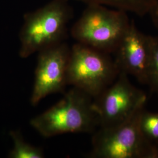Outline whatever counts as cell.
<instances>
[{
  "label": "cell",
  "instance_id": "6da1fadb",
  "mask_svg": "<svg viewBox=\"0 0 158 158\" xmlns=\"http://www.w3.org/2000/svg\"><path fill=\"white\" fill-rule=\"evenodd\" d=\"M93 97L73 87L62 98L30 121L40 135L51 138L69 133H91L99 126Z\"/></svg>",
  "mask_w": 158,
  "mask_h": 158
},
{
  "label": "cell",
  "instance_id": "7a4b0ae2",
  "mask_svg": "<svg viewBox=\"0 0 158 158\" xmlns=\"http://www.w3.org/2000/svg\"><path fill=\"white\" fill-rule=\"evenodd\" d=\"M72 15L68 0H52L36 10L25 14L19 32V56L28 58L63 42Z\"/></svg>",
  "mask_w": 158,
  "mask_h": 158
},
{
  "label": "cell",
  "instance_id": "3957f363",
  "mask_svg": "<svg viewBox=\"0 0 158 158\" xmlns=\"http://www.w3.org/2000/svg\"><path fill=\"white\" fill-rule=\"evenodd\" d=\"M131 22L123 10L87 5L70 32L77 43L110 54L116 50Z\"/></svg>",
  "mask_w": 158,
  "mask_h": 158
},
{
  "label": "cell",
  "instance_id": "277c9868",
  "mask_svg": "<svg viewBox=\"0 0 158 158\" xmlns=\"http://www.w3.org/2000/svg\"><path fill=\"white\" fill-rule=\"evenodd\" d=\"M143 109L119 124L100 127L93 136L91 158H158V146L147 139L140 128Z\"/></svg>",
  "mask_w": 158,
  "mask_h": 158
},
{
  "label": "cell",
  "instance_id": "5b68a950",
  "mask_svg": "<svg viewBox=\"0 0 158 158\" xmlns=\"http://www.w3.org/2000/svg\"><path fill=\"white\" fill-rule=\"evenodd\" d=\"M119 73L108 53L77 42L70 48L68 84L93 98L111 85Z\"/></svg>",
  "mask_w": 158,
  "mask_h": 158
},
{
  "label": "cell",
  "instance_id": "8992f818",
  "mask_svg": "<svg viewBox=\"0 0 158 158\" xmlns=\"http://www.w3.org/2000/svg\"><path fill=\"white\" fill-rule=\"evenodd\" d=\"M127 75L120 72L115 81L94 98L93 106L98 127L119 124L145 106L146 94L132 85Z\"/></svg>",
  "mask_w": 158,
  "mask_h": 158
},
{
  "label": "cell",
  "instance_id": "52a82bcc",
  "mask_svg": "<svg viewBox=\"0 0 158 158\" xmlns=\"http://www.w3.org/2000/svg\"><path fill=\"white\" fill-rule=\"evenodd\" d=\"M70 48L64 42L51 46L38 53L34 87L31 97L32 106L53 93L62 92L68 84V63Z\"/></svg>",
  "mask_w": 158,
  "mask_h": 158
},
{
  "label": "cell",
  "instance_id": "ba28073f",
  "mask_svg": "<svg viewBox=\"0 0 158 158\" xmlns=\"http://www.w3.org/2000/svg\"><path fill=\"white\" fill-rule=\"evenodd\" d=\"M114 62L119 72L131 74L148 85L150 63L149 35L143 34L132 21L114 52Z\"/></svg>",
  "mask_w": 158,
  "mask_h": 158
},
{
  "label": "cell",
  "instance_id": "9c48e42d",
  "mask_svg": "<svg viewBox=\"0 0 158 158\" xmlns=\"http://www.w3.org/2000/svg\"><path fill=\"white\" fill-rule=\"evenodd\" d=\"M87 5L99 4L134 14L139 17L149 15L156 0H76Z\"/></svg>",
  "mask_w": 158,
  "mask_h": 158
},
{
  "label": "cell",
  "instance_id": "30bf717a",
  "mask_svg": "<svg viewBox=\"0 0 158 158\" xmlns=\"http://www.w3.org/2000/svg\"><path fill=\"white\" fill-rule=\"evenodd\" d=\"M14 142V147L8 153V158H43L45 155L40 147H35L26 141L19 131L10 132Z\"/></svg>",
  "mask_w": 158,
  "mask_h": 158
},
{
  "label": "cell",
  "instance_id": "8fae6325",
  "mask_svg": "<svg viewBox=\"0 0 158 158\" xmlns=\"http://www.w3.org/2000/svg\"><path fill=\"white\" fill-rule=\"evenodd\" d=\"M139 124L143 135L148 141L153 143L158 142V113L149 112L144 108Z\"/></svg>",
  "mask_w": 158,
  "mask_h": 158
},
{
  "label": "cell",
  "instance_id": "7c38bea8",
  "mask_svg": "<svg viewBox=\"0 0 158 158\" xmlns=\"http://www.w3.org/2000/svg\"><path fill=\"white\" fill-rule=\"evenodd\" d=\"M150 63L148 85L158 93V36L149 35Z\"/></svg>",
  "mask_w": 158,
  "mask_h": 158
},
{
  "label": "cell",
  "instance_id": "4fadbf2b",
  "mask_svg": "<svg viewBox=\"0 0 158 158\" xmlns=\"http://www.w3.org/2000/svg\"><path fill=\"white\" fill-rule=\"evenodd\" d=\"M149 15L151 16L154 25L158 29V0H156Z\"/></svg>",
  "mask_w": 158,
  "mask_h": 158
},
{
  "label": "cell",
  "instance_id": "5bb4252c",
  "mask_svg": "<svg viewBox=\"0 0 158 158\" xmlns=\"http://www.w3.org/2000/svg\"></svg>",
  "mask_w": 158,
  "mask_h": 158
}]
</instances>
